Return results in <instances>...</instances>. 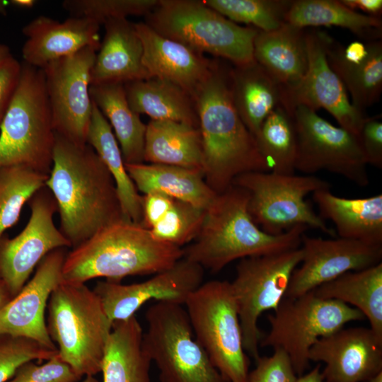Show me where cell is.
Returning a JSON list of instances; mask_svg holds the SVG:
<instances>
[{
  "label": "cell",
  "mask_w": 382,
  "mask_h": 382,
  "mask_svg": "<svg viewBox=\"0 0 382 382\" xmlns=\"http://www.w3.org/2000/svg\"><path fill=\"white\" fill-rule=\"evenodd\" d=\"M230 89L237 112L255 138L264 121L281 105L282 86L254 60L231 66Z\"/></svg>",
  "instance_id": "cell-26"
},
{
  "label": "cell",
  "mask_w": 382,
  "mask_h": 382,
  "mask_svg": "<svg viewBox=\"0 0 382 382\" xmlns=\"http://www.w3.org/2000/svg\"><path fill=\"white\" fill-rule=\"evenodd\" d=\"M323 33L320 30L306 31L308 68L297 84L282 88L281 106L291 115L299 105L316 112L323 108L335 118L340 127L359 139L368 117L352 105L342 81L329 66Z\"/></svg>",
  "instance_id": "cell-16"
},
{
  "label": "cell",
  "mask_w": 382,
  "mask_h": 382,
  "mask_svg": "<svg viewBox=\"0 0 382 382\" xmlns=\"http://www.w3.org/2000/svg\"><path fill=\"white\" fill-rule=\"evenodd\" d=\"M143 333L135 316L113 323L101 366L103 382H150L151 361Z\"/></svg>",
  "instance_id": "cell-30"
},
{
  "label": "cell",
  "mask_w": 382,
  "mask_h": 382,
  "mask_svg": "<svg viewBox=\"0 0 382 382\" xmlns=\"http://www.w3.org/2000/svg\"><path fill=\"white\" fill-rule=\"evenodd\" d=\"M303 257L301 246L279 253L241 259L231 283L246 354L255 360L262 337L257 326L266 311H275L285 296L291 275Z\"/></svg>",
  "instance_id": "cell-12"
},
{
  "label": "cell",
  "mask_w": 382,
  "mask_h": 382,
  "mask_svg": "<svg viewBox=\"0 0 382 382\" xmlns=\"http://www.w3.org/2000/svg\"><path fill=\"white\" fill-rule=\"evenodd\" d=\"M359 141L367 165L382 168V122L378 117H367Z\"/></svg>",
  "instance_id": "cell-44"
},
{
  "label": "cell",
  "mask_w": 382,
  "mask_h": 382,
  "mask_svg": "<svg viewBox=\"0 0 382 382\" xmlns=\"http://www.w3.org/2000/svg\"><path fill=\"white\" fill-rule=\"evenodd\" d=\"M48 176L23 165L0 167V238L16 224L23 207L45 186Z\"/></svg>",
  "instance_id": "cell-37"
},
{
  "label": "cell",
  "mask_w": 382,
  "mask_h": 382,
  "mask_svg": "<svg viewBox=\"0 0 382 382\" xmlns=\"http://www.w3.org/2000/svg\"><path fill=\"white\" fill-rule=\"evenodd\" d=\"M219 59L194 95L202 138L204 180L217 195L230 187L241 174L270 172L255 138L233 105L230 89L231 66Z\"/></svg>",
  "instance_id": "cell-2"
},
{
  "label": "cell",
  "mask_w": 382,
  "mask_h": 382,
  "mask_svg": "<svg viewBox=\"0 0 382 382\" xmlns=\"http://www.w3.org/2000/svg\"><path fill=\"white\" fill-rule=\"evenodd\" d=\"M325 55L332 70L352 96V104L360 111L377 103L382 91V42H367L366 57L349 62L342 54V46L332 36L323 33Z\"/></svg>",
  "instance_id": "cell-27"
},
{
  "label": "cell",
  "mask_w": 382,
  "mask_h": 382,
  "mask_svg": "<svg viewBox=\"0 0 382 382\" xmlns=\"http://www.w3.org/2000/svg\"><path fill=\"white\" fill-rule=\"evenodd\" d=\"M306 31L286 23L274 30H259L255 37L254 60L284 88L297 84L306 72Z\"/></svg>",
  "instance_id": "cell-25"
},
{
  "label": "cell",
  "mask_w": 382,
  "mask_h": 382,
  "mask_svg": "<svg viewBox=\"0 0 382 382\" xmlns=\"http://www.w3.org/2000/svg\"><path fill=\"white\" fill-rule=\"evenodd\" d=\"M204 3L226 18L268 32L286 23L293 0H206Z\"/></svg>",
  "instance_id": "cell-38"
},
{
  "label": "cell",
  "mask_w": 382,
  "mask_h": 382,
  "mask_svg": "<svg viewBox=\"0 0 382 382\" xmlns=\"http://www.w3.org/2000/svg\"><path fill=\"white\" fill-rule=\"evenodd\" d=\"M45 186L56 201L59 230L71 248L101 228L126 219L115 181L88 144L77 145L55 133Z\"/></svg>",
  "instance_id": "cell-1"
},
{
  "label": "cell",
  "mask_w": 382,
  "mask_h": 382,
  "mask_svg": "<svg viewBox=\"0 0 382 382\" xmlns=\"http://www.w3.org/2000/svg\"><path fill=\"white\" fill-rule=\"evenodd\" d=\"M183 256L182 248L156 239L139 224H110L67 253L62 281L85 283L98 277L120 282L128 276L156 274Z\"/></svg>",
  "instance_id": "cell-4"
},
{
  "label": "cell",
  "mask_w": 382,
  "mask_h": 382,
  "mask_svg": "<svg viewBox=\"0 0 382 382\" xmlns=\"http://www.w3.org/2000/svg\"><path fill=\"white\" fill-rule=\"evenodd\" d=\"M47 307V332L61 359L81 378L100 372L113 322L93 290L85 283L62 281Z\"/></svg>",
  "instance_id": "cell-5"
},
{
  "label": "cell",
  "mask_w": 382,
  "mask_h": 382,
  "mask_svg": "<svg viewBox=\"0 0 382 382\" xmlns=\"http://www.w3.org/2000/svg\"><path fill=\"white\" fill-rule=\"evenodd\" d=\"M82 382H98V381L94 376H86L85 379Z\"/></svg>",
  "instance_id": "cell-52"
},
{
  "label": "cell",
  "mask_w": 382,
  "mask_h": 382,
  "mask_svg": "<svg viewBox=\"0 0 382 382\" xmlns=\"http://www.w3.org/2000/svg\"><path fill=\"white\" fill-rule=\"evenodd\" d=\"M320 216L332 221L339 238L371 245H382V195L349 199L333 195L330 189L313 193Z\"/></svg>",
  "instance_id": "cell-24"
},
{
  "label": "cell",
  "mask_w": 382,
  "mask_h": 382,
  "mask_svg": "<svg viewBox=\"0 0 382 382\" xmlns=\"http://www.w3.org/2000/svg\"><path fill=\"white\" fill-rule=\"evenodd\" d=\"M96 52L86 47L42 69L54 132L77 145L87 144L93 109L89 88Z\"/></svg>",
  "instance_id": "cell-14"
},
{
  "label": "cell",
  "mask_w": 382,
  "mask_h": 382,
  "mask_svg": "<svg viewBox=\"0 0 382 382\" xmlns=\"http://www.w3.org/2000/svg\"><path fill=\"white\" fill-rule=\"evenodd\" d=\"M255 368L248 375L247 382H296L298 377L287 354L274 349L270 357H260Z\"/></svg>",
  "instance_id": "cell-43"
},
{
  "label": "cell",
  "mask_w": 382,
  "mask_h": 382,
  "mask_svg": "<svg viewBox=\"0 0 382 382\" xmlns=\"http://www.w3.org/2000/svg\"><path fill=\"white\" fill-rule=\"evenodd\" d=\"M144 22L161 35L241 66L254 61L259 30L241 26L199 0H159Z\"/></svg>",
  "instance_id": "cell-6"
},
{
  "label": "cell",
  "mask_w": 382,
  "mask_h": 382,
  "mask_svg": "<svg viewBox=\"0 0 382 382\" xmlns=\"http://www.w3.org/2000/svg\"><path fill=\"white\" fill-rule=\"evenodd\" d=\"M204 268L184 257L170 268L142 282L122 284L98 282L93 289L113 323L125 320L147 301H167L184 305L204 282Z\"/></svg>",
  "instance_id": "cell-17"
},
{
  "label": "cell",
  "mask_w": 382,
  "mask_h": 382,
  "mask_svg": "<svg viewBox=\"0 0 382 382\" xmlns=\"http://www.w3.org/2000/svg\"><path fill=\"white\" fill-rule=\"evenodd\" d=\"M100 25L82 17H70L61 22L40 16L22 29L26 40L22 47L23 62L42 69L56 59L80 50L100 46Z\"/></svg>",
  "instance_id": "cell-22"
},
{
  "label": "cell",
  "mask_w": 382,
  "mask_h": 382,
  "mask_svg": "<svg viewBox=\"0 0 382 382\" xmlns=\"http://www.w3.org/2000/svg\"><path fill=\"white\" fill-rule=\"evenodd\" d=\"M365 382H382V371Z\"/></svg>",
  "instance_id": "cell-51"
},
{
  "label": "cell",
  "mask_w": 382,
  "mask_h": 382,
  "mask_svg": "<svg viewBox=\"0 0 382 382\" xmlns=\"http://www.w3.org/2000/svg\"><path fill=\"white\" fill-rule=\"evenodd\" d=\"M341 2L352 11L360 10L364 15L381 18V0H341Z\"/></svg>",
  "instance_id": "cell-46"
},
{
  "label": "cell",
  "mask_w": 382,
  "mask_h": 382,
  "mask_svg": "<svg viewBox=\"0 0 382 382\" xmlns=\"http://www.w3.org/2000/svg\"><path fill=\"white\" fill-rule=\"evenodd\" d=\"M159 0H65L62 6L72 17L89 18L100 25L112 19L149 13Z\"/></svg>",
  "instance_id": "cell-40"
},
{
  "label": "cell",
  "mask_w": 382,
  "mask_h": 382,
  "mask_svg": "<svg viewBox=\"0 0 382 382\" xmlns=\"http://www.w3.org/2000/svg\"><path fill=\"white\" fill-rule=\"evenodd\" d=\"M11 57L10 48L4 44L0 43V64Z\"/></svg>",
  "instance_id": "cell-49"
},
{
  "label": "cell",
  "mask_w": 382,
  "mask_h": 382,
  "mask_svg": "<svg viewBox=\"0 0 382 382\" xmlns=\"http://www.w3.org/2000/svg\"><path fill=\"white\" fill-rule=\"evenodd\" d=\"M11 299L12 296L6 284L0 280V308L6 305Z\"/></svg>",
  "instance_id": "cell-48"
},
{
  "label": "cell",
  "mask_w": 382,
  "mask_h": 382,
  "mask_svg": "<svg viewBox=\"0 0 382 382\" xmlns=\"http://www.w3.org/2000/svg\"><path fill=\"white\" fill-rule=\"evenodd\" d=\"M138 191L163 193L206 209L216 195L207 184L202 170L155 163H125Z\"/></svg>",
  "instance_id": "cell-28"
},
{
  "label": "cell",
  "mask_w": 382,
  "mask_h": 382,
  "mask_svg": "<svg viewBox=\"0 0 382 382\" xmlns=\"http://www.w3.org/2000/svg\"><path fill=\"white\" fill-rule=\"evenodd\" d=\"M204 214V209L174 199L169 209L149 231L156 239L181 248L196 238Z\"/></svg>",
  "instance_id": "cell-39"
},
{
  "label": "cell",
  "mask_w": 382,
  "mask_h": 382,
  "mask_svg": "<svg viewBox=\"0 0 382 382\" xmlns=\"http://www.w3.org/2000/svg\"><path fill=\"white\" fill-rule=\"evenodd\" d=\"M19 83L0 125V167L23 165L50 173L55 132L42 69L23 62Z\"/></svg>",
  "instance_id": "cell-7"
},
{
  "label": "cell",
  "mask_w": 382,
  "mask_h": 382,
  "mask_svg": "<svg viewBox=\"0 0 382 382\" xmlns=\"http://www.w3.org/2000/svg\"><path fill=\"white\" fill-rule=\"evenodd\" d=\"M143 45V64L151 78L180 87L194 98L211 74L216 59L158 33L144 22L134 23Z\"/></svg>",
  "instance_id": "cell-21"
},
{
  "label": "cell",
  "mask_w": 382,
  "mask_h": 382,
  "mask_svg": "<svg viewBox=\"0 0 382 382\" xmlns=\"http://www.w3.org/2000/svg\"><path fill=\"white\" fill-rule=\"evenodd\" d=\"M292 117L296 135V170L306 175L327 170L360 187L369 185L367 163L358 137L303 105L297 106Z\"/></svg>",
  "instance_id": "cell-13"
},
{
  "label": "cell",
  "mask_w": 382,
  "mask_h": 382,
  "mask_svg": "<svg viewBox=\"0 0 382 382\" xmlns=\"http://www.w3.org/2000/svg\"><path fill=\"white\" fill-rule=\"evenodd\" d=\"M296 382H325L320 365L318 364L308 373L299 376Z\"/></svg>",
  "instance_id": "cell-47"
},
{
  "label": "cell",
  "mask_w": 382,
  "mask_h": 382,
  "mask_svg": "<svg viewBox=\"0 0 382 382\" xmlns=\"http://www.w3.org/2000/svg\"><path fill=\"white\" fill-rule=\"evenodd\" d=\"M144 161L203 172L199 129L183 122L151 120L146 125Z\"/></svg>",
  "instance_id": "cell-29"
},
{
  "label": "cell",
  "mask_w": 382,
  "mask_h": 382,
  "mask_svg": "<svg viewBox=\"0 0 382 382\" xmlns=\"http://www.w3.org/2000/svg\"><path fill=\"white\" fill-rule=\"evenodd\" d=\"M232 185L248 192L249 214L268 234L279 235L303 225L336 236L305 199L310 193L330 189V183L318 177L253 171L238 175Z\"/></svg>",
  "instance_id": "cell-10"
},
{
  "label": "cell",
  "mask_w": 382,
  "mask_h": 382,
  "mask_svg": "<svg viewBox=\"0 0 382 382\" xmlns=\"http://www.w3.org/2000/svg\"><path fill=\"white\" fill-rule=\"evenodd\" d=\"M270 172L295 174L296 135L293 117L279 105L267 117L255 137Z\"/></svg>",
  "instance_id": "cell-36"
},
{
  "label": "cell",
  "mask_w": 382,
  "mask_h": 382,
  "mask_svg": "<svg viewBox=\"0 0 382 382\" xmlns=\"http://www.w3.org/2000/svg\"><path fill=\"white\" fill-rule=\"evenodd\" d=\"M127 102L137 114L152 120H170L199 128L195 98L189 93L158 78L124 84Z\"/></svg>",
  "instance_id": "cell-31"
},
{
  "label": "cell",
  "mask_w": 382,
  "mask_h": 382,
  "mask_svg": "<svg viewBox=\"0 0 382 382\" xmlns=\"http://www.w3.org/2000/svg\"><path fill=\"white\" fill-rule=\"evenodd\" d=\"M58 353L24 337L0 336V382H7L24 363L47 361Z\"/></svg>",
  "instance_id": "cell-41"
},
{
  "label": "cell",
  "mask_w": 382,
  "mask_h": 382,
  "mask_svg": "<svg viewBox=\"0 0 382 382\" xmlns=\"http://www.w3.org/2000/svg\"><path fill=\"white\" fill-rule=\"evenodd\" d=\"M21 68L13 56L0 64V125L17 89Z\"/></svg>",
  "instance_id": "cell-45"
},
{
  "label": "cell",
  "mask_w": 382,
  "mask_h": 382,
  "mask_svg": "<svg viewBox=\"0 0 382 382\" xmlns=\"http://www.w3.org/2000/svg\"><path fill=\"white\" fill-rule=\"evenodd\" d=\"M184 305L196 340L216 369L228 382H247L250 361L231 283H203Z\"/></svg>",
  "instance_id": "cell-8"
},
{
  "label": "cell",
  "mask_w": 382,
  "mask_h": 382,
  "mask_svg": "<svg viewBox=\"0 0 382 382\" xmlns=\"http://www.w3.org/2000/svg\"><path fill=\"white\" fill-rule=\"evenodd\" d=\"M286 22L305 28L337 26L365 42L381 40V18L354 11L337 0H293Z\"/></svg>",
  "instance_id": "cell-35"
},
{
  "label": "cell",
  "mask_w": 382,
  "mask_h": 382,
  "mask_svg": "<svg viewBox=\"0 0 382 382\" xmlns=\"http://www.w3.org/2000/svg\"><path fill=\"white\" fill-rule=\"evenodd\" d=\"M308 357L325 364V382H365L382 371V340L370 328H342L319 338Z\"/></svg>",
  "instance_id": "cell-20"
},
{
  "label": "cell",
  "mask_w": 382,
  "mask_h": 382,
  "mask_svg": "<svg viewBox=\"0 0 382 382\" xmlns=\"http://www.w3.org/2000/svg\"><path fill=\"white\" fill-rule=\"evenodd\" d=\"M267 318L270 330L260 345L284 351L301 376L309 365V350L319 338L365 317L358 309L337 300L320 298L312 290L296 298H284Z\"/></svg>",
  "instance_id": "cell-11"
},
{
  "label": "cell",
  "mask_w": 382,
  "mask_h": 382,
  "mask_svg": "<svg viewBox=\"0 0 382 382\" xmlns=\"http://www.w3.org/2000/svg\"><path fill=\"white\" fill-rule=\"evenodd\" d=\"M66 248H59L46 255L32 279L0 308V336L28 337L57 350L47 332L45 311L52 292L62 282Z\"/></svg>",
  "instance_id": "cell-19"
},
{
  "label": "cell",
  "mask_w": 382,
  "mask_h": 382,
  "mask_svg": "<svg viewBox=\"0 0 382 382\" xmlns=\"http://www.w3.org/2000/svg\"><path fill=\"white\" fill-rule=\"evenodd\" d=\"M81 378L57 353L42 365L33 361L24 363L7 382H77Z\"/></svg>",
  "instance_id": "cell-42"
},
{
  "label": "cell",
  "mask_w": 382,
  "mask_h": 382,
  "mask_svg": "<svg viewBox=\"0 0 382 382\" xmlns=\"http://www.w3.org/2000/svg\"><path fill=\"white\" fill-rule=\"evenodd\" d=\"M87 144L95 150L110 173L125 219L140 224L142 217L141 195L126 170L120 146L110 125L93 102Z\"/></svg>",
  "instance_id": "cell-34"
},
{
  "label": "cell",
  "mask_w": 382,
  "mask_h": 382,
  "mask_svg": "<svg viewBox=\"0 0 382 382\" xmlns=\"http://www.w3.org/2000/svg\"><path fill=\"white\" fill-rule=\"evenodd\" d=\"M313 291L320 298L353 306L369 320L370 328L382 340V262L346 272Z\"/></svg>",
  "instance_id": "cell-33"
},
{
  "label": "cell",
  "mask_w": 382,
  "mask_h": 382,
  "mask_svg": "<svg viewBox=\"0 0 382 382\" xmlns=\"http://www.w3.org/2000/svg\"><path fill=\"white\" fill-rule=\"evenodd\" d=\"M145 318L143 347L161 382H228L196 340L183 305L157 301Z\"/></svg>",
  "instance_id": "cell-9"
},
{
  "label": "cell",
  "mask_w": 382,
  "mask_h": 382,
  "mask_svg": "<svg viewBox=\"0 0 382 382\" xmlns=\"http://www.w3.org/2000/svg\"><path fill=\"white\" fill-rule=\"evenodd\" d=\"M89 92L92 101L114 129L125 163H144L146 125L130 108L124 84L91 85Z\"/></svg>",
  "instance_id": "cell-32"
},
{
  "label": "cell",
  "mask_w": 382,
  "mask_h": 382,
  "mask_svg": "<svg viewBox=\"0 0 382 382\" xmlns=\"http://www.w3.org/2000/svg\"><path fill=\"white\" fill-rule=\"evenodd\" d=\"M28 203L30 216L22 231L13 238L5 236L0 238V280L12 298L46 255L59 248H71L54 225L57 206L50 190L43 187Z\"/></svg>",
  "instance_id": "cell-15"
},
{
  "label": "cell",
  "mask_w": 382,
  "mask_h": 382,
  "mask_svg": "<svg viewBox=\"0 0 382 382\" xmlns=\"http://www.w3.org/2000/svg\"><path fill=\"white\" fill-rule=\"evenodd\" d=\"M301 266L291 275L284 298H296L343 274L381 262L382 245L338 238L302 236Z\"/></svg>",
  "instance_id": "cell-18"
},
{
  "label": "cell",
  "mask_w": 382,
  "mask_h": 382,
  "mask_svg": "<svg viewBox=\"0 0 382 382\" xmlns=\"http://www.w3.org/2000/svg\"><path fill=\"white\" fill-rule=\"evenodd\" d=\"M103 25L105 32L91 70V86L151 78L143 64V45L134 23L122 18Z\"/></svg>",
  "instance_id": "cell-23"
},
{
  "label": "cell",
  "mask_w": 382,
  "mask_h": 382,
  "mask_svg": "<svg viewBox=\"0 0 382 382\" xmlns=\"http://www.w3.org/2000/svg\"><path fill=\"white\" fill-rule=\"evenodd\" d=\"M11 4L21 8H32L36 3L34 0H11Z\"/></svg>",
  "instance_id": "cell-50"
},
{
  "label": "cell",
  "mask_w": 382,
  "mask_h": 382,
  "mask_svg": "<svg viewBox=\"0 0 382 382\" xmlns=\"http://www.w3.org/2000/svg\"><path fill=\"white\" fill-rule=\"evenodd\" d=\"M248 199L246 190L233 185L216 195L205 209L199 233L183 248V257L216 273L238 259L301 246L308 226L297 225L279 235L268 234L252 219L248 209Z\"/></svg>",
  "instance_id": "cell-3"
}]
</instances>
